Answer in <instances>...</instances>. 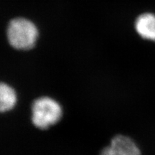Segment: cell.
Returning <instances> with one entry per match:
<instances>
[{"mask_svg":"<svg viewBox=\"0 0 155 155\" xmlns=\"http://www.w3.org/2000/svg\"><path fill=\"white\" fill-rule=\"evenodd\" d=\"M63 107L57 100L49 96L36 98L31 106V121L36 128L45 130L61 121Z\"/></svg>","mask_w":155,"mask_h":155,"instance_id":"1","label":"cell"},{"mask_svg":"<svg viewBox=\"0 0 155 155\" xmlns=\"http://www.w3.org/2000/svg\"><path fill=\"white\" fill-rule=\"evenodd\" d=\"M7 32L9 44L18 50H30L33 48L38 36L35 25L24 18L12 19Z\"/></svg>","mask_w":155,"mask_h":155,"instance_id":"2","label":"cell"},{"mask_svg":"<svg viewBox=\"0 0 155 155\" xmlns=\"http://www.w3.org/2000/svg\"><path fill=\"white\" fill-rule=\"evenodd\" d=\"M134 28L141 38L155 42V13L144 12L139 15L135 21Z\"/></svg>","mask_w":155,"mask_h":155,"instance_id":"4","label":"cell"},{"mask_svg":"<svg viewBox=\"0 0 155 155\" xmlns=\"http://www.w3.org/2000/svg\"><path fill=\"white\" fill-rule=\"evenodd\" d=\"M100 155H141V153L132 139L119 134L111 139L110 144L103 149Z\"/></svg>","mask_w":155,"mask_h":155,"instance_id":"3","label":"cell"},{"mask_svg":"<svg viewBox=\"0 0 155 155\" xmlns=\"http://www.w3.org/2000/svg\"><path fill=\"white\" fill-rule=\"evenodd\" d=\"M17 94L12 86L0 82V114L10 111L17 105Z\"/></svg>","mask_w":155,"mask_h":155,"instance_id":"5","label":"cell"}]
</instances>
